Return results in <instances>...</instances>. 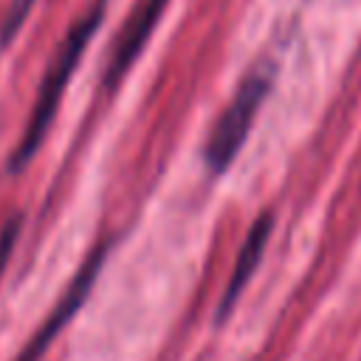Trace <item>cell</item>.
<instances>
[{
    "label": "cell",
    "instance_id": "7a4b0ae2",
    "mask_svg": "<svg viewBox=\"0 0 361 361\" xmlns=\"http://www.w3.org/2000/svg\"><path fill=\"white\" fill-rule=\"evenodd\" d=\"M274 76H276V68L271 62H262V65H254L237 85L231 102L223 107V113L214 121L209 141L203 147V164L212 175H223L234 164L237 152L243 149V144L251 133V124H254L262 102L268 99V93L274 87Z\"/></svg>",
    "mask_w": 361,
    "mask_h": 361
},
{
    "label": "cell",
    "instance_id": "277c9868",
    "mask_svg": "<svg viewBox=\"0 0 361 361\" xmlns=\"http://www.w3.org/2000/svg\"><path fill=\"white\" fill-rule=\"evenodd\" d=\"M166 3L169 0H138V6L130 11V17L124 20V25H121V31L113 42V51H110V59H107V68H104V79H102L104 93H113L118 87V82L127 76L130 65L138 59L149 34L155 31Z\"/></svg>",
    "mask_w": 361,
    "mask_h": 361
},
{
    "label": "cell",
    "instance_id": "52a82bcc",
    "mask_svg": "<svg viewBox=\"0 0 361 361\" xmlns=\"http://www.w3.org/2000/svg\"><path fill=\"white\" fill-rule=\"evenodd\" d=\"M20 231H23V214H11L0 228V276H3V271L8 265V257H11L14 245H17Z\"/></svg>",
    "mask_w": 361,
    "mask_h": 361
},
{
    "label": "cell",
    "instance_id": "6da1fadb",
    "mask_svg": "<svg viewBox=\"0 0 361 361\" xmlns=\"http://www.w3.org/2000/svg\"><path fill=\"white\" fill-rule=\"evenodd\" d=\"M104 11H107V0H93L90 8L68 28V34L62 37V42L56 45L45 73H42V82L37 87V99H34V107H31V116L20 133V141L14 144L8 161H6V172L8 175H20L37 155V149L42 147L51 124H54V116L59 110V102H62V93L68 87V79L73 76L90 37L99 31L102 20H104Z\"/></svg>",
    "mask_w": 361,
    "mask_h": 361
},
{
    "label": "cell",
    "instance_id": "5b68a950",
    "mask_svg": "<svg viewBox=\"0 0 361 361\" xmlns=\"http://www.w3.org/2000/svg\"><path fill=\"white\" fill-rule=\"evenodd\" d=\"M271 231H274V214L271 212H262L251 223V228H248V234H245V240H243V245L237 251L234 271H231V276L226 282V290H223V299H220V307H217V322H223L234 310L243 288L248 285V279L254 276V271H257V265H259V259L265 254V245H268Z\"/></svg>",
    "mask_w": 361,
    "mask_h": 361
},
{
    "label": "cell",
    "instance_id": "8992f818",
    "mask_svg": "<svg viewBox=\"0 0 361 361\" xmlns=\"http://www.w3.org/2000/svg\"><path fill=\"white\" fill-rule=\"evenodd\" d=\"M34 3H37V0H11V3H8V11H6L3 20H0V48H8V42L14 39V34L23 28L25 17L31 14Z\"/></svg>",
    "mask_w": 361,
    "mask_h": 361
},
{
    "label": "cell",
    "instance_id": "3957f363",
    "mask_svg": "<svg viewBox=\"0 0 361 361\" xmlns=\"http://www.w3.org/2000/svg\"><path fill=\"white\" fill-rule=\"evenodd\" d=\"M107 251H110V240L99 243V245L87 254V259H85V262H82V268L76 271L73 282L68 285V290L62 293V299L54 305L51 316L39 324V330L34 333V338L23 347V353L17 355V361H39V358H42V353L51 347V341L59 336V330H62V327L76 316L79 305H82V302H85V296L90 293V288H93V282H96V276H99V271H102V265H104Z\"/></svg>",
    "mask_w": 361,
    "mask_h": 361
}]
</instances>
